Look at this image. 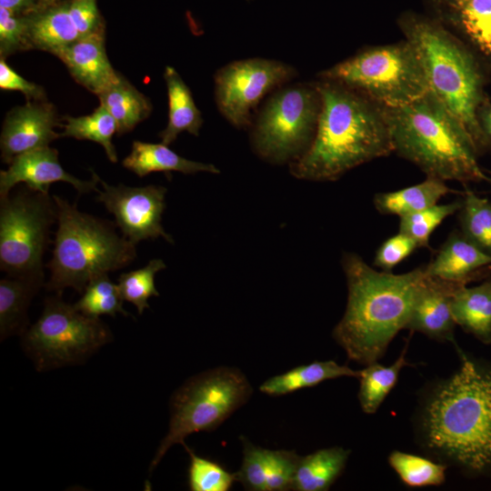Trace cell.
Returning <instances> with one entry per match:
<instances>
[{
	"instance_id": "obj_1",
	"label": "cell",
	"mask_w": 491,
	"mask_h": 491,
	"mask_svg": "<svg viewBox=\"0 0 491 491\" xmlns=\"http://www.w3.org/2000/svg\"><path fill=\"white\" fill-rule=\"evenodd\" d=\"M315 83L321 111L310 147L289 165L295 177L335 181L394 152L383 106L341 83L323 78Z\"/></svg>"
},
{
	"instance_id": "obj_2",
	"label": "cell",
	"mask_w": 491,
	"mask_h": 491,
	"mask_svg": "<svg viewBox=\"0 0 491 491\" xmlns=\"http://www.w3.org/2000/svg\"><path fill=\"white\" fill-rule=\"evenodd\" d=\"M342 267L347 304L333 337L350 360L367 366L377 362L396 334L406 329L425 266L404 274L376 271L360 256L345 253Z\"/></svg>"
},
{
	"instance_id": "obj_3",
	"label": "cell",
	"mask_w": 491,
	"mask_h": 491,
	"mask_svg": "<svg viewBox=\"0 0 491 491\" xmlns=\"http://www.w3.org/2000/svg\"><path fill=\"white\" fill-rule=\"evenodd\" d=\"M461 362L431 395L422 430L431 450L479 473L491 466V375L462 353Z\"/></svg>"
},
{
	"instance_id": "obj_4",
	"label": "cell",
	"mask_w": 491,
	"mask_h": 491,
	"mask_svg": "<svg viewBox=\"0 0 491 491\" xmlns=\"http://www.w3.org/2000/svg\"><path fill=\"white\" fill-rule=\"evenodd\" d=\"M383 110L394 152L426 176L462 184L487 179L471 136L431 91L406 105L383 106Z\"/></svg>"
},
{
	"instance_id": "obj_5",
	"label": "cell",
	"mask_w": 491,
	"mask_h": 491,
	"mask_svg": "<svg viewBox=\"0 0 491 491\" xmlns=\"http://www.w3.org/2000/svg\"><path fill=\"white\" fill-rule=\"evenodd\" d=\"M398 26L416 49L431 91L459 120L478 154L489 145L479 122L484 75L473 53L427 15L405 12Z\"/></svg>"
},
{
	"instance_id": "obj_6",
	"label": "cell",
	"mask_w": 491,
	"mask_h": 491,
	"mask_svg": "<svg viewBox=\"0 0 491 491\" xmlns=\"http://www.w3.org/2000/svg\"><path fill=\"white\" fill-rule=\"evenodd\" d=\"M57 230L46 266L48 291L61 295L71 287L82 294L94 277L129 266L136 258L135 245L115 231L114 223L77 209L54 195Z\"/></svg>"
},
{
	"instance_id": "obj_7",
	"label": "cell",
	"mask_w": 491,
	"mask_h": 491,
	"mask_svg": "<svg viewBox=\"0 0 491 491\" xmlns=\"http://www.w3.org/2000/svg\"><path fill=\"white\" fill-rule=\"evenodd\" d=\"M253 388L243 372L219 366L186 380L172 396L168 432L150 464L152 471L168 449L184 445L194 433L216 429L251 397Z\"/></svg>"
},
{
	"instance_id": "obj_8",
	"label": "cell",
	"mask_w": 491,
	"mask_h": 491,
	"mask_svg": "<svg viewBox=\"0 0 491 491\" xmlns=\"http://www.w3.org/2000/svg\"><path fill=\"white\" fill-rule=\"evenodd\" d=\"M318 77L347 85L385 107L406 105L429 90L421 60L406 39L362 49Z\"/></svg>"
},
{
	"instance_id": "obj_9",
	"label": "cell",
	"mask_w": 491,
	"mask_h": 491,
	"mask_svg": "<svg viewBox=\"0 0 491 491\" xmlns=\"http://www.w3.org/2000/svg\"><path fill=\"white\" fill-rule=\"evenodd\" d=\"M321 111L316 83H295L276 89L250 125L255 154L273 165H290L310 147Z\"/></svg>"
},
{
	"instance_id": "obj_10",
	"label": "cell",
	"mask_w": 491,
	"mask_h": 491,
	"mask_svg": "<svg viewBox=\"0 0 491 491\" xmlns=\"http://www.w3.org/2000/svg\"><path fill=\"white\" fill-rule=\"evenodd\" d=\"M111 339L98 317L83 314L57 294L45 299L40 317L23 334L24 347L38 371L82 363Z\"/></svg>"
},
{
	"instance_id": "obj_11",
	"label": "cell",
	"mask_w": 491,
	"mask_h": 491,
	"mask_svg": "<svg viewBox=\"0 0 491 491\" xmlns=\"http://www.w3.org/2000/svg\"><path fill=\"white\" fill-rule=\"evenodd\" d=\"M57 221L49 193L25 189L0 197V269L9 276H44V255Z\"/></svg>"
},
{
	"instance_id": "obj_12",
	"label": "cell",
	"mask_w": 491,
	"mask_h": 491,
	"mask_svg": "<svg viewBox=\"0 0 491 491\" xmlns=\"http://www.w3.org/2000/svg\"><path fill=\"white\" fill-rule=\"evenodd\" d=\"M296 75V69L282 61L261 57L233 61L215 75L216 106L235 128L249 127L259 102Z\"/></svg>"
},
{
	"instance_id": "obj_13",
	"label": "cell",
	"mask_w": 491,
	"mask_h": 491,
	"mask_svg": "<svg viewBox=\"0 0 491 491\" xmlns=\"http://www.w3.org/2000/svg\"><path fill=\"white\" fill-rule=\"evenodd\" d=\"M96 200L115 216V225L134 245L147 239L163 237L173 243V237L162 226L165 208L166 188L162 185H111L100 178Z\"/></svg>"
},
{
	"instance_id": "obj_14",
	"label": "cell",
	"mask_w": 491,
	"mask_h": 491,
	"mask_svg": "<svg viewBox=\"0 0 491 491\" xmlns=\"http://www.w3.org/2000/svg\"><path fill=\"white\" fill-rule=\"evenodd\" d=\"M427 15L491 68V0H425Z\"/></svg>"
},
{
	"instance_id": "obj_15",
	"label": "cell",
	"mask_w": 491,
	"mask_h": 491,
	"mask_svg": "<svg viewBox=\"0 0 491 491\" xmlns=\"http://www.w3.org/2000/svg\"><path fill=\"white\" fill-rule=\"evenodd\" d=\"M55 182L71 184L79 195L97 192L100 177L92 171L88 181L79 179L67 173L58 160L55 148L44 146L17 155L6 170L0 172V197L9 195L19 183H25L31 190L49 193V186Z\"/></svg>"
},
{
	"instance_id": "obj_16",
	"label": "cell",
	"mask_w": 491,
	"mask_h": 491,
	"mask_svg": "<svg viewBox=\"0 0 491 491\" xmlns=\"http://www.w3.org/2000/svg\"><path fill=\"white\" fill-rule=\"evenodd\" d=\"M55 107L45 100L27 101L13 108L3 123L0 147L1 159L10 164L15 156L36 148L48 146L61 134Z\"/></svg>"
},
{
	"instance_id": "obj_17",
	"label": "cell",
	"mask_w": 491,
	"mask_h": 491,
	"mask_svg": "<svg viewBox=\"0 0 491 491\" xmlns=\"http://www.w3.org/2000/svg\"><path fill=\"white\" fill-rule=\"evenodd\" d=\"M462 286L426 274L417 288L406 329L437 341L454 342L456 324L452 313V297Z\"/></svg>"
},
{
	"instance_id": "obj_18",
	"label": "cell",
	"mask_w": 491,
	"mask_h": 491,
	"mask_svg": "<svg viewBox=\"0 0 491 491\" xmlns=\"http://www.w3.org/2000/svg\"><path fill=\"white\" fill-rule=\"evenodd\" d=\"M243 462L235 473L247 490L285 491L294 480L297 456L294 450H270L256 446L244 436Z\"/></svg>"
},
{
	"instance_id": "obj_19",
	"label": "cell",
	"mask_w": 491,
	"mask_h": 491,
	"mask_svg": "<svg viewBox=\"0 0 491 491\" xmlns=\"http://www.w3.org/2000/svg\"><path fill=\"white\" fill-rule=\"evenodd\" d=\"M55 56L78 84L96 95L118 79L106 55L105 31L79 38Z\"/></svg>"
},
{
	"instance_id": "obj_20",
	"label": "cell",
	"mask_w": 491,
	"mask_h": 491,
	"mask_svg": "<svg viewBox=\"0 0 491 491\" xmlns=\"http://www.w3.org/2000/svg\"><path fill=\"white\" fill-rule=\"evenodd\" d=\"M491 266V256L481 250L461 231L452 232L432 261L425 266L427 276L466 286Z\"/></svg>"
},
{
	"instance_id": "obj_21",
	"label": "cell",
	"mask_w": 491,
	"mask_h": 491,
	"mask_svg": "<svg viewBox=\"0 0 491 491\" xmlns=\"http://www.w3.org/2000/svg\"><path fill=\"white\" fill-rule=\"evenodd\" d=\"M25 15L31 48L55 55L80 38L69 14L68 1L39 6Z\"/></svg>"
},
{
	"instance_id": "obj_22",
	"label": "cell",
	"mask_w": 491,
	"mask_h": 491,
	"mask_svg": "<svg viewBox=\"0 0 491 491\" xmlns=\"http://www.w3.org/2000/svg\"><path fill=\"white\" fill-rule=\"evenodd\" d=\"M122 165L140 177L153 172L220 173V170L213 164L186 159L162 143L152 144L137 140L133 142L131 152L125 157Z\"/></svg>"
},
{
	"instance_id": "obj_23",
	"label": "cell",
	"mask_w": 491,
	"mask_h": 491,
	"mask_svg": "<svg viewBox=\"0 0 491 491\" xmlns=\"http://www.w3.org/2000/svg\"><path fill=\"white\" fill-rule=\"evenodd\" d=\"M164 79L168 96V122L159 137L162 144L169 145L182 132L197 136L203 117L189 87L174 67L165 66Z\"/></svg>"
},
{
	"instance_id": "obj_24",
	"label": "cell",
	"mask_w": 491,
	"mask_h": 491,
	"mask_svg": "<svg viewBox=\"0 0 491 491\" xmlns=\"http://www.w3.org/2000/svg\"><path fill=\"white\" fill-rule=\"evenodd\" d=\"M44 284V276H9L0 281V337L23 335L27 329V309Z\"/></svg>"
},
{
	"instance_id": "obj_25",
	"label": "cell",
	"mask_w": 491,
	"mask_h": 491,
	"mask_svg": "<svg viewBox=\"0 0 491 491\" xmlns=\"http://www.w3.org/2000/svg\"><path fill=\"white\" fill-rule=\"evenodd\" d=\"M456 325L484 344H491V278L475 286L458 287L452 297Z\"/></svg>"
},
{
	"instance_id": "obj_26",
	"label": "cell",
	"mask_w": 491,
	"mask_h": 491,
	"mask_svg": "<svg viewBox=\"0 0 491 491\" xmlns=\"http://www.w3.org/2000/svg\"><path fill=\"white\" fill-rule=\"evenodd\" d=\"M359 374V370L339 365L333 360L315 361L266 379L259 386V390L266 395L278 396L316 386L326 380L344 376L358 378Z\"/></svg>"
},
{
	"instance_id": "obj_27",
	"label": "cell",
	"mask_w": 491,
	"mask_h": 491,
	"mask_svg": "<svg viewBox=\"0 0 491 491\" xmlns=\"http://www.w3.org/2000/svg\"><path fill=\"white\" fill-rule=\"evenodd\" d=\"M97 96L100 105L115 118L117 135L133 130L152 112V104L148 97L120 74L118 79Z\"/></svg>"
},
{
	"instance_id": "obj_28",
	"label": "cell",
	"mask_w": 491,
	"mask_h": 491,
	"mask_svg": "<svg viewBox=\"0 0 491 491\" xmlns=\"http://www.w3.org/2000/svg\"><path fill=\"white\" fill-rule=\"evenodd\" d=\"M349 454V450L333 446L300 456L293 490H328L345 469Z\"/></svg>"
},
{
	"instance_id": "obj_29",
	"label": "cell",
	"mask_w": 491,
	"mask_h": 491,
	"mask_svg": "<svg viewBox=\"0 0 491 491\" xmlns=\"http://www.w3.org/2000/svg\"><path fill=\"white\" fill-rule=\"evenodd\" d=\"M451 192L446 181L426 176L423 182L416 185L376 194L374 205L382 215L402 217L437 204L442 197Z\"/></svg>"
},
{
	"instance_id": "obj_30",
	"label": "cell",
	"mask_w": 491,
	"mask_h": 491,
	"mask_svg": "<svg viewBox=\"0 0 491 491\" xmlns=\"http://www.w3.org/2000/svg\"><path fill=\"white\" fill-rule=\"evenodd\" d=\"M406 348L390 366H382L377 362L366 366L359 370L358 400L366 414H374L394 388L401 369L407 366Z\"/></svg>"
},
{
	"instance_id": "obj_31",
	"label": "cell",
	"mask_w": 491,
	"mask_h": 491,
	"mask_svg": "<svg viewBox=\"0 0 491 491\" xmlns=\"http://www.w3.org/2000/svg\"><path fill=\"white\" fill-rule=\"evenodd\" d=\"M64 122L61 136L95 142L104 147L111 162H117L116 150L112 143L113 135L117 133V125L103 105H100L88 115L77 117L66 115Z\"/></svg>"
},
{
	"instance_id": "obj_32",
	"label": "cell",
	"mask_w": 491,
	"mask_h": 491,
	"mask_svg": "<svg viewBox=\"0 0 491 491\" xmlns=\"http://www.w3.org/2000/svg\"><path fill=\"white\" fill-rule=\"evenodd\" d=\"M459 221L462 234L491 256V201L466 188Z\"/></svg>"
},
{
	"instance_id": "obj_33",
	"label": "cell",
	"mask_w": 491,
	"mask_h": 491,
	"mask_svg": "<svg viewBox=\"0 0 491 491\" xmlns=\"http://www.w3.org/2000/svg\"><path fill=\"white\" fill-rule=\"evenodd\" d=\"M123 302L117 284H114L107 274H102L87 283L82 296L74 306L92 317L102 315L115 316L118 313L127 316L129 314L123 308Z\"/></svg>"
},
{
	"instance_id": "obj_34",
	"label": "cell",
	"mask_w": 491,
	"mask_h": 491,
	"mask_svg": "<svg viewBox=\"0 0 491 491\" xmlns=\"http://www.w3.org/2000/svg\"><path fill=\"white\" fill-rule=\"evenodd\" d=\"M388 463L401 481L410 487L440 486L446 479L445 465L420 456L393 451Z\"/></svg>"
},
{
	"instance_id": "obj_35",
	"label": "cell",
	"mask_w": 491,
	"mask_h": 491,
	"mask_svg": "<svg viewBox=\"0 0 491 491\" xmlns=\"http://www.w3.org/2000/svg\"><path fill=\"white\" fill-rule=\"evenodd\" d=\"M462 201L436 204L399 217L398 231L407 235L418 247H429L433 232L450 215L460 210Z\"/></svg>"
},
{
	"instance_id": "obj_36",
	"label": "cell",
	"mask_w": 491,
	"mask_h": 491,
	"mask_svg": "<svg viewBox=\"0 0 491 491\" xmlns=\"http://www.w3.org/2000/svg\"><path fill=\"white\" fill-rule=\"evenodd\" d=\"M166 267L160 258L150 260L145 266L123 273L118 277L117 286L124 301L133 304L138 314H142L149 307L148 299L158 296L159 293L155 286V276Z\"/></svg>"
},
{
	"instance_id": "obj_37",
	"label": "cell",
	"mask_w": 491,
	"mask_h": 491,
	"mask_svg": "<svg viewBox=\"0 0 491 491\" xmlns=\"http://www.w3.org/2000/svg\"><path fill=\"white\" fill-rule=\"evenodd\" d=\"M190 458L188 486L192 491H228L235 479V473L225 470L218 463L196 455L183 445Z\"/></svg>"
},
{
	"instance_id": "obj_38",
	"label": "cell",
	"mask_w": 491,
	"mask_h": 491,
	"mask_svg": "<svg viewBox=\"0 0 491 491\" xmlns=\"http://www.w3.org/2000/svg\"><path fill=\"white\" fill-rule=\"evenodd\" d=\"M25 15H18L0 6L1 57L30 49Z\"/></svg>"
},
{
	"instance_id": "obj_39",
	"label": "cell",
	"mask_w": 491,
	"mask_h": 491,
	"mask_svg": "<svg viewBox=\"0 0 491 491\" xmlns=\"http://www.w3.org/2000/svg\"><path fill=\"white\" fill-rule=\"evenodd\" d=\"M416 248L418 246L411 237L398 231L380 245L374 258V265L383 271L391 272Z\"/></svg>"
},
{
	"instance_id": "obj_40",
	"label": "cell",
	"mask_w": 491,
	"mask_h": 491,
	"mask_svg": "<svg viewBox=\"0 0 491 491\" xmlns=\"http://www.w3.org/2000/svg\"><path fill=\"white\" fill-rule=\"evenodd\" d=\"M68 9L80 38L105 31L96 0H69Z\"/></svg>"
},
{
	"instance_id": "obj_41",
	"label": "cell",
	"mask_w": 491,
	"mask_h": 491,
	"mask_svg": "<svg viewBox=\"0 0 491 491\" xmlns=\"http://www.w3.org/2000/svg\"><path fill=\"white\" fill-rule=\"evenodd\" d=\"M0 87L3 90L19 91L27 101L45 100V93L41 85L29 82L9 66L5 58L0 59Z\"/></svg>"
},
{
	"instance_id": "obj_42",
	"label": "cell",
	"mask_w": 491,
	"mask_h": 491,
	"mask_svg": "<svg viewBox=\"0 0 491 491\" xmlns=\"http://www.w3.org/2000/svg\"><path fill=\"white\" fill-rule=\"evenodd\" d=\"M0 6L18 15H27L39 7V0H0Z\"/></svg>"
},
{
	"instance_id": "obj_43",
	"label": "cell",
	"mask_w": 491,
	"mask_h": 491,
	"mask_svg": "<svg viewBox=\"0 0 491 491\" xmlns=\"http://www.w3.org/2000/svg\"><path fill=\"white\" fill-rule=\"evenodd\" d=\"M479 122L483 133L488 142L491 145V105H483L479 113Z\"/></svg>"
},
{
	"instance_id": "obj_44",
	"label": "cell",
	"mask_w": 491,
	"mask_h": 491,
	"mask_svg": "<svg viewBox=\"0 0 491 491\" xmlns=\"http://www.w3.org/2000/svg\"><path fill=\"white\" fill-rule=\"evenodd\" d=\"M67 1L69 0H39V6L51 5Z\"/></svg>"
}]
</instances>
